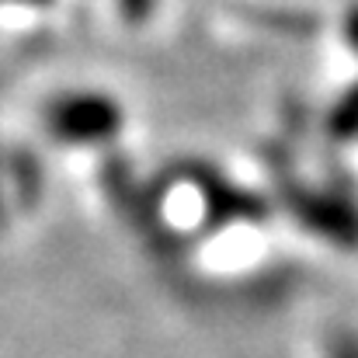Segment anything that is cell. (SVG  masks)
I'll return each mask as SVG.
<instances>
[{"instance_id":"obj_2","label":"cell","mask_w":358,"mask_h":358,"mask_svg":"<svg viewBox=\"0 0 358 358\" xmlns=\"http://www.w3.org/2000/svg\"><path fill=\"white\" fill-rule=\"evenodd\" d=\"M285 209L296 216L299 227L320 240H331L338 247H358V202L334 188H310L296 185L285 195Z\"/></svg>"},{"instance_id":"obj_4","label":"cell","mask_w":358,"mask_h":358,"mask_svg":"<svg viewBox=\"0 0 358 358\" xmlns=\"http://www.w3.org/2000/svg\"><path fill=\"white\" fill-rule=\"evenodd\" d=\"M327 358H358V334L341 331L327 341Z\"/></svg>"},{"instance_id":"obj_5","label":"cell","mask_w":358,"mask_h":358,"mask_svg":"<svg viewBox=\"0 0 358 358\" xmlns=\"http://www.w3.org/2000/svg\"><path fill=\"white\" fill-rule=\"evenodd\" d=\"M345 38H348V45L358 52V3L348 10V17H345Z\"/></svg>"},{"instance_id":"obj_7","label":"cell","mask_w":358,"mask_h":358,"mask_svg":"<svg viewBox=\"0 0 358 358\" xmlns=\"http://www.w3.org/2000/svg\"><path fill=\"white\" fill-rule=\"evenodd\" d=\"M0 220H3V192H0Z\"/></svg>"},{"instance_id":"obj_3","label":"cell","mask_w":358,"mask_h":358,"mask_svg":"<svg viewBox=\"0 0 358 358\" xmlns=\"http://www.w3.org/2000/svg\"><path fill=\"white\" fill-rule=\"evenodd\" d=\"M331 122H334V132H338V136H355L358 132V87H352V91L338 101Z\"/></svg>"},{"instance_id":"obj_1","label":"cell","mask_w":358,"mask_h":358,"mask_svg":"<svg viewBox=\"0 0 358 358\" xmlns=\"http://www.w3.org/2000/svg\"><path fill=\"white\" fill-rule=\"evenodd\" d=\"M42 125L63 146H105L125 129V108L115 94L94 87L63 91L45 105Z\"/></svg>"},{"instance_id":"obj_6","label":"cell","mask_w":358,"mask_h":358,"mask_svg":"<svg viewBox=\"0 0 358 358\" xmlns=\"http://www.w3.org/2000/svg\"><path fill=\"white\" fill-rule=\"evenodd\" d=\"M122 7H125L129 17H143V14L153 7V0H122Z\"/></svg>"}]
</instances>
